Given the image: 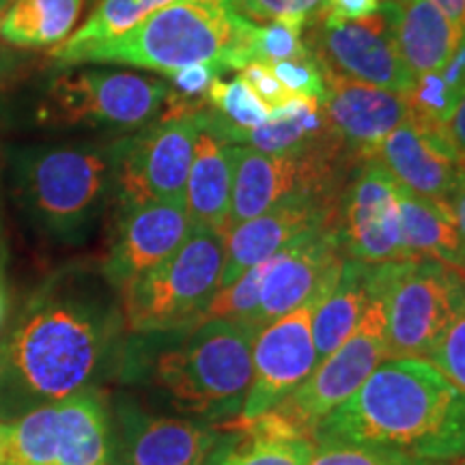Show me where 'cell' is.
Wrapping results in <instances>:
<instances>
[{
  "label": "cell",
  "instance_id": "19",
  "mask_svg": "<svg viewBox=\"0 0 465 465\" xmlns=\"http://www.w3.org/2000/svg\"><path fill=\"white\" fill-rule=\"evenodd\" d=\"M401 188L446 201L459 177L465 173V160L452 144L444 125L429 124L407 114L403 124L388 134L373 153Z\"/></svg>",
  "mask_w": 465,
  "mask_h": 465
},
{
  "label": "cell",
  "instance_id": "23",
  "mask_svg": "<svg viewBox=\"0 0 465 465\" xmlns=\"http://www.w3.org/2000/svg\"><path fill=\"white\" fill-rule=\"evenodd\" d=\"M381 14L401 58L414 74L440 72L461 39V28L431 0H399L383 5Z\"/></svg>",
  "mask_w": 465,
  "mask_h": 465
},
{
  "label": "cell",
  "instance_id": "1",
  "mask_svg": "<svg viewBox=\"0 0 465 465\" xmlns=\"http://www.w3.org/2000/svg\"><path fill=\"white\" fill-rule=\"evenodd\" d=\"M116 330L119 319L102 300L63 284L44 291L0 353V410L22 416L91 391Z\"/></svg>",
  "mask_w": 465,
  "mask_h": 465
},
{
  "label": "cell",
  "instance_id": "27",
  "mask_svg": "<svg viewBox=\"0 0 465 465\" xmlns=\"http://www.w3.org/2000/svg\"><path fill=\"white\" fill-rule=\"evenodd\" d=\"M84 0H14L0 17V37L17 48H56L74 33Z\"/></svg>",
  "mask_w": 465,
  "mask_h": 465
},
{
  "label": "cell",
  "instance_id": "42",
  "mask_svg": "<svg viewBox=\"0 0 465 465\" xmlns=\"http://www.w3.org/2000/svg\"><path fill=\"white\" fill-rule=\"evenodd\" d=\"M457 272H459V274H461V276H463V281H465V263H463L461 267H457Z\"/></svg>",
  "mask_w": 465,
  "mask_h": 465
},
{
  "label": "cell",
  "instance_id": "39",
  "mask_svg": "<svg viewBox=\"0 0 465 465\" xmlns=\"http://www.w3.org/2000/svg\"><path fill=\"white\" fill-rule=\"evenodd\" d=\"M455 25L465 31V0H431Z\"/></svg>",
  "mask_w": 465,
  "mask_h": 465
},
{
  "label": "cell",
  "instance_id": "32",
  "mask_svg": "<svg viewBox=\"0 0 465 465\" xmlns=\"http://www.w3.org/2000/svg\"><path fill=\"white\" fill-rule=\"evenodd\" d=\"M232 9L250 22H293L311 25L322 14L325 0H229Z\"/></svg>",
  "mask_w": 465,
  "mask_h": 465
},
{
  "label": "cell",
  "instance_id": "44",
  "mask_svg": "<svg viewBox=\"0 0 465 465\" xmlns=\"http://www.w3.org/2000/svg\"><path fill=\"white\" fill-rule=\"evenodd\" d=\"M84 3H86V5H93V3H95V0H84Z\"/></svg>",
  "mask_w": 465,
  "mask_h": 465
},
{
  "label": "cell",
  "instance_id": "24",
  "mask_svg": "<svg viewBox=\"0 0 465 465\" xmlns=\"http://www.w3.org/2000/svg\"><path fill=\"white\" fill-rule=\"evenodd\" d=\"M232 173H235V144L226 143L201 119V132L196 138L194 160H192L183 196L192 226H203V229L226 235Z\"/></svg>",
  "mask_w": 465,
  "mask_h": 465
},
{
  "label": "cell",
  "instance_id": "38",
  "mask_svg": "<svg viewBox=\"0 0 465 465\" xmlns=\"http://www.w3.org/2000/svg\"><path fill=\"white\" fill-rule=\"evenodd\" d=\"M446 205H449L452 218H455L459 235H461L465 242V173L459 177L457 185L452 188L449 199H446Z\"/></svg>",
  "mask_w": 465,
  "mask_h": 465
},
{
  "label": "cell",
  "instance_id": "28",
  "mask_svg": "<svg viewBox=\"0 0 465 465\" xmlns=\"http://www.w3.org/2000/svg\"><path fill=\"white\" fill-rule=\"evenodd\" d=\"M171 3L174 0H95L83 26L52 50V61L61 65L74 52L124 37L132 28L143 25L149 15Z\"/></svg>",
  "mask_w": 465,
  "mask_h": 465
},
{
  "label": "cell",
  "instance_id": "16",
  "mask_svg": "<svg viewBox=\"0 0 465 465\" xmlns=\"http://www.w3.org/2000/svg\"><path fill=\"white\" fill-rule=\"evenodd\" d=\"M108 422V465H207L223 438L213 424L151 414L125 399Z\"/></svg>",
  "mask_w": 465,
  "mask_h": 465
},
{
  "label": "cell",
  "instance_id": "8",
  "mask_svg": "<svg viewBox=\"0 0 465 465\" xmlns=\"http://www.w3.org/2000/svg\"><path fill=\"white\" fill-rule=\"evenodd\" d=\"M171 84L125 69L72 65L54 75L44 119L69 127L143 130L164 113Z\"/></svg>",
  "mask_w": 465,
  "mask_h": 465
},
{
  "label": "cell",
  "instance_id": "30",
  "mask_svg": "<svg viewBox=\"0 0 465 465\" xmlns=\"http://www.w3.org/2000/svg\"><path fill=\"white\" fill-rule=\"evenodd\" d=\"M207 106L242 130H254L270 119V106L259 100L242 75L232 80H213L207 93Z\"/></svg>",
  "mask_w": 465,
  "mask_h": 465
},
{
  "label": "cell",
  "instance_id": "29",
  "mask_svg": "<svg viewBox=\"0 0 465 465\" xmlns=\"http://www.w3.org/2000/svg\"><path fill=\"white\" fill-rule=\"evenodd\" d=\"M308 465H452L449 461L414 457L410 452L377 444H358L345 440H315Z\"/></svg>",
  "mask_w": 465,
  "mask_h": 465
},
{
  "label": "cell",
  "instance_id": "6",
  "mask_svg": "<svg viewBox=\"0 0 465 465\" xmlns=\"http://www.w3.org/2000/svg\"><path fill=\"white\" fill-rule=\"evenodd\" d=\"M224 235L192 226L185 242L164 263L124 289L125 319L138 334H164L194 328L205 319L220 289Z\"/></svg>",
  "mask_w": 465,
  "mask_h": 465
},
{
  "label": "cell",
  "instance_id": "14",
  "mask_svg": "<svg viewBox=\"0 0 465 465\" xmlns=\"http://www.w3.org/2000/svg\"><path fill=\"white\" fill-rule=\"evenodd\" d=\"M306 26L304 42L311 54L336 74L399 95L414 86V74L401 58L381 9L360 22L336 20L322 11Z\"/></svg>",
  "mask_w": 465,
  "mask_h": 465
},
{
  "label": "cell",
  "instance_id": "41",
  "mask_svg": "<svg viewBox=\"0 0 465 465\" xmlns=\"http://www.w3.org/2000/svg\"><path fill=\"white\" fill-rule=\"evenodd\" d=\"M11 3H14V0H0V17H3V14H5V11H7V7H9Z\"/></svg>",
  "mask_w": 465,
  "mask_h": 465
},
{
  "label": "cell",
  "instance_id": "10",
  "mask_svg": "<svg viewBox=\"0 0 465 465\" xmlns=\"http://www.w3.org/2000/svg\"><path fill=\"white\" fill-rule=\"evenodd\" d=\"M386 358V300L380 270L373 265L369 302L353 332L336 351L322 360L306 381L284 397L274 410L293 422L302 433L315 440L319 422L345 403Z\"/></svg>",
  "mask_w": 465,
  "mask_h": 465
},
{
  "label": "cell",
  "instance_id": "35",
  "mask_svg": "<svg viewBox=\"0 0 465 465\" xmlns=\"http://www.w3.org/2000/svg\"><path fill=\"white\" fill-rule=\"evenodd\" d=\"M240 75L243 78L250 89L257 93V97L270 108L281 106V104L289 102L291 93L278 83V78L272 74V69L263 65V63H248L246 67L240 69Z\"/></svg>",
  "mask_w": 465,
  "mask_h": 465
},
{
  "label": "cell",
  "instance_id": "12",
  "mask_svg": "<svg viewBox=\"0 0 465 465\" xmlns=\"http://www.w3.org/2000/svg\"><path fill=\"white\" fill-rule=\"evenodd\" d=\"M347 155L345 149L274 155L235 144L229 229L295 196L332 203L336 177Z\"/></svg>",
  "mask_w": 465,
  "mask_h": 465
},
{
  "label": "cell",
  "instance_id": "37",
  "mask_svg": "<svg viewBox=\"0 0 465 465\" xmlns=\"http://www.w3.org/2000/svg\"><path fill=\"white\" fill-rule=\"evenodd\" d=\"M446 132H449L452 144H455L465 160V93L461 95V100L457 102L449 121H446Z\"/></svg>",
  "mask_w": 465,
  "mask_h": 465
},
{
  "label": "cell",
  "instance_id": "25",
  "mask_svg": "<svg viewBox=\"0 0 465 465\" xmlns=\"http://www.w3.org/2000/svg\"><path fill=\"white\" fill-rule=\"evenodd\" d=\"M401 254L403 261H440L452 270L465 263V242L446 201L427 199L403 188Z\"/></svg>",
  "mask_w": 465,
  "mask_h": 465
},
{
  "label": "cell",
  "instance_id": "2",
  "mask_svg": "<svg viewBox=\"0 0 465 465\" xmlns=\"http://www.w3.org/2000/svg\"><path fill=\"white\" fill-rule=\"evenodd\" d=\"M315 440L377 444L433 461L465 459V392L427 358H386Z\"/></svg>",
  "mask_w": 465,
  "mask_h": 465
},
{
  "label": "cell",
  "instance_id": "22",
  "mask_svg": "<svg viewBox=\"0 0 465 465\" xmlns=\"http://www.w3.org/2000/svg\"><path fill=\"white\" fill-rule=\"evenodd\" d=\"M220 431L207 465H308L315 452V440L276 410Z\"/></svg>",
  "mask_w": 465,
  "mask_h": 465
},
{
  "label": "cell",
  "instance_id": "31",
  "mask_svg": "<svg viewBox=\"0 0 465 465\" xmlns=\"http://www.w3.org/2000/svg\"><path fill=\"white\" fill-rule=\"evenodd\" d=\"M304 28L293 22H267L254 25L252 39H250V63L272 65L278 61H300L312 56L304 42Z\"/></svg>",
  "mask_w": 465,
  "mask_h": 465
},
{
  "label": "cell",
  "instance_id": "3",
  "mask_svg": "<svg viewBox=\"0 0 465 465\" xmlns=\"http://www.w3.org/2000/svg\"><path fill=\"white\" fill-rule=\"evenodd\" d=\"M252 31L254 22L229 0H174L124 37L74 52L61 65H127L164 75L190 65L240 72L250 63Z\"/></svg>",
  "mask_w": 465,
  "mask_h": 465
},
{
  "label": "cell",
  "instance_id": "5",
  "mask_svg": "<svg viewBox=\"0 0 465 465\" xmlns=\"http://www.w3.org/2000/svg\"><path fill=\"white\" fill-rule=\"evenodd\" d=\"M250 325L205 319L153 360L151 386L190 420L223 427L240 416L252 381Z\"/></svg>",
  "mask_w": 465,
  "mask_h": 465
},
{
  "label": "cell",
  "instance_id": "20",
  "mask_svg": "<svg viewBox=\"0 0 465 465\" xmlns=\"http://www.w3.org/2000/svg\"><path fill=\"white\" fill-rule=\"evenodd\" d=\"M322 69L325 83L322 106L330 125L345 144L349 158L360 162L373 158L388 134L410 114L405 95L358 83L325 65Z\"/></svg>",
  "mask_w": 465,
  "mask_h": 465
},
{
  "label": "cell",
  "instance_id": "26",
  "mask_svg": "<svg viewBox=\"0 0 465 465\" xmlns=\"http://www.w3.org/2000/svg\"><path fill=\"white\" fill-rule=\"evenodd\" d=\"M371 267L362 261H342L334 287L312 308L311 328L319 362L336 351L358 325L369 302Z\"/></svg>",
  "mask_w": 465,
  "mask_h": 465
},
{
  "label": "cell",
  "instance_id": "33",
  "mask_svg": "<svg viewBox=\"0 0 465 465\" xmlns=\"http://www.w3.org/2000/svg\"><path fill=\"white\" fill-rule=\"evenodd\" d=\"M276 75L278 83L287 89L291 95L315 97L322 102L325 93L323 69L315 56L300 58V61H278L267 65Z\"/></svg>",
  "mask_w": 465,
  "mask_h": 465
},
{
  "label": "cell",
  "instance_id": "45",
  "mask_svg": "<svg viewBox=\"0 0 465 465\" xmlns=\"http://www.w3.org/2000/svg\"><path fill=\"white\" fill-rule=\"evenodd\" d=\"M459 465H465V459H461V463H459Z\"/></svg>",
  "mask_w": 465,
  "mask_h": 465
},
{
  "label": "cell",
  "instance_id": "40",
  "mask_svg": "<svg viewBox=\"0 0 465 465\" xmlns=\"http://www.w3.org/2000/svg\"><path fill=\"white\" fill-rule=\"evenodd\" d=\"M3 315H5V293L0 289V323H3Z\"/></svg>",
  "mask_w": 465,
  "mask_h": 465
},
{
  "label": "cell",
  "instance_id": "7",
  "mask_svg": "<svg viewBox=\"0 0 465 465\" xmlns=\"http://www.w3.org/2000/svg\"><path fill=\"white\" fill-rule=\"evenodd\" d=\"M388 358H427L465 312V281L440 261L381 263Z\"/></svg>",
  "mask_w": 465,
  "mask_h": 465
},
{
  "label": "cell",
  "instance_id": "21",
  "mask_svg": "<svg viewBox=\"0 0 465 465\" xmlns=\"http://www.w3.org/2000/svg\"><path fill=\"white\" fill-rule=\"evenodd\" d=\"M336 207L328 201L295 196L261 216L232 226L224 235V267L220 289L287 248L306 232L334 224Z\"/></svg>",
  "mask_w": 465,
  "mask_h": 465
},
{
  "label": "cell",
  "instance_id": "43",
  "mask_svg": "<svg viewBox=\"0 0 465 465\" xmlns=\"http://www.w3.org/2000/svg\"><path fill=\"white\" fill-rule=\"evenodd\" d=\"M383 5H392V3H399V0H380Z\"/></svg>",
  "mask_w": 465,
  "mask_h": 465
},
{
  "label": "cell",
  "instance_id": "17",
  "mask_svg": "<svg viewBox=\"0 0 465 465\" xmlns=\"http://www.w3.org/2000/svg\"><path fill=\"white\" fill-rule=\"evenodd\" d=\"M342 261L345 259L334 224L306 232L267 259L252 328L259 332L274 319L323 298L334 287Z\"/></svg>",
  "mask_w": 465,
  "mask_h": 465
},
{
  "label": "cell",
  "instance_id": "4",
  "mask_svg": "<svg viewBox=\"0 0 465 465\" xmlns=\"http://www.w3.org/2000/svg\"><path fill=\"white\" fill-rule=\"evenodd\" d=\"M114 143L28 144L11 153V192L35 232L80 243L114 190Z\"/></svg>",
  "mask_w": 465,
  "mask_h": 465
},
{
  "label": "cell",
  "instance_id": "34",
  "mask_svg": "<svg viewBox=\"0 0 465 465\" xmlns=\"http://www.w3.org/2000/svg\"><path fill=\"white\" fill-rule=\"evenodd\" d=\"M427 360L465 392V312L450 325Z\"/></svg>",
  "mask_w": 465,
  "mask_h": 465
},
{
  "label": "cell",
  "instance_id": "15",
  "mask_svg": "<svg viewBox=\"0 0 465 465\" xmlns=\"http://www.w3.org/2000/svg\"><path fill=\"white\" fill-rule=\"evenodd\" d=\"M319 300L308 302L259 330L252 345V381L246 401L240 416L220 429L254 420L265 411L274 410L315 371L319 360L311 319Z\"/></svg>",
  "mask_w": 465,
  "mask_h": 465
},
{
  "label": "cell",
  "instance_id": "13",
  "mask_svg": "<svg viewBox=\"0 0 465 465\" xmlns=\"http://www.w3.org/2000/svg\"><path fill=\"white\" fill-rule=\"evenodd\" d=\"M401 192L380 160L360 162L334 212V231L347 259L366 265L399 263Z\"/></svg>",
  "mask_w": 465,
  "mask_h": 465
},
{
  "label": "cell",
  "instance_id": "11",
  "mask_svg": "<svg viewBox=\"0 0 465 465\" xmlns=\"http://www.w3.org/2000/svg\"><path fill=\"white\" fill-rule=\"evenodd\" d=\"M201 110L162 113L134 136L114 141V190L121 207L183 201L201 132Z\"/></svg>",
  "mask_w": 465,
  "mask_h": 465
},
{
  "label": "cell",
  "instance_id": "9",
  "mask_svg": "<svg viewBox=\"0 0 465 465\" xmlns=\"http://www.w3.org/2000/svg\"><path fill=\"white\" fill-rule=\"evenodd\" d=\"M110 422L93 391L0 420V465H108Z\"/></svg>",
  "mask_w": 465,
  "mask_h": 465
},
{
  "label": "cell",
  "instance_id": "18",
  "mask_svg": "<svg viewBox=\"0 0 465 465\" xmlns=\"http://www.w3.org/2000/svg\"><path fill=\"white\" fill-rule=\"evenodd\" d=\"M192 223L183 201H151L121 207L104 276L124 291L171 257L188 237Z\"/></svg>",
  "mask_w": 465,
  "mask_h": 465
},
{
  "label": "cell",
  "instance_id": "36",
  "mask_svg": "<svg viewBox=\"0 0 465 465\" xmlns=\"http://www.w3.org/2000/svg\"><path fill=\"white\" fill-rule=\"evenodd\" d=\"M323 14L345 22H360L380 11V0H325Z\"/></svg>",
  "mask_w": 465,
  "mask_h": 465
}]
</instances>
